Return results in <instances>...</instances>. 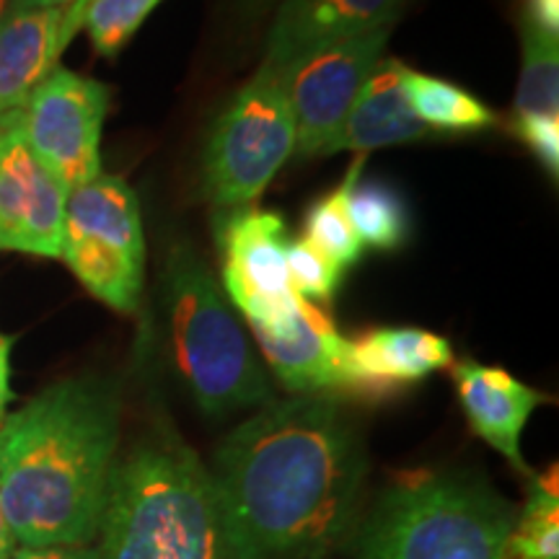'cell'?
<instances>
[{
    "label": "cell",
    "instance_id": "17",
    "mask_svg": "<svg viewBox=\"0 0 559 559\" xmlns=\"http://www.w3.org/2000/svg\"><path fill=\"white\" fill-rule=\"evenodd\" d=\"M430 138L436 135L417 120L409 107L407 91H404V62L383 55L370 70L368 81L362 83L358 99L349 109L337 138L332 140L326 156H334L340 151H355L358 156H368L376 148Z\"/></svg>",
    "mask_w": 559,
    "mask_h": 559
},
{
    "label": "cell",
    "instance_id": "4",
    "mask_svg": "<svg viewBox=\"0 0 559 559\" xmlns=\"http://www.w3.org/2000/svg\"><path fill=\"white\" fill-rule=\"evenodd\" d=\"M164 311L174 368L202 415L272 402V383L234 306L190 243H174L164 264Z\"/></svg>",
    "mask_w": 559,
    "mask_h": 559
},
{
    "label": "cell",
    "instance_id": "21",
    "mask_svg": "<svg viewBox=\"0 0 559 559\" xmlns=\"http://www.w3.org/2000/svg\"><path fill=\"white\" fill-rule=\"evenodd\" d=\"M521 52L513 117L559 115V37L521 19Z\"/></svg>",
    "mask_w": 559,
    "mask_h": 559
},
{
    "label": "cell",
    "instance_id": "11",
    "mask_svg": "<svg viewBox=\"0 0 559 559\" xmlns=\"http://www.w3.org/2000/svg\"><path fill=\"white\" fill-rule=\"evenodd\" d=\"M68 190L34 156L19 109L0 120V249L60 260Z\"/></svg>",
    "mask_w": 559,
    "mask_h": 559
},
{
    "label": "cell",
    "instance_id": "18",
    "mask_svg": "<svg viewBox=\"0 0 559 559\" xmlns=\"http://www.w3.org/2000/svg\"><path fill=\"white\" fill-rule=\"evenodd\" d=\"M404 91L415 117L432 135H466L489 130L498 122L495 111L466 88L409 66H404Z\"/></svg>",
    "mask_w": 559,
    "mask_h": 559
},
{
    "label": "cell",
    "instance_id": "6",
    "mask_svg": "<svg viewBox=\"0 0 559 559\" xmlns=\"http://www.w3.org/2000/svg\"><path fill=\"white\" fill-rule=\"evenodd\" d=\"M296 153V120L277 68L260 66L223 104L200 153V192L215 207H247Z\"/></svg>",
    "mask_w": 559,
    "mask_h": 559
},
{
    "label": "cell",
    "instance_id": "1",
    "mask_svg": "<svg viewBox=\"0 0 559 559\" xmlns=\"http://www.w3.org/2000/svg\"><path fill=\"white\" fill-rule=\"evenodd\" d=\"M234 559H326L353 534L366 451L337 396L260 407L210 466Z\"/></svg>",
    "mask_w": 559,
    "mask_h": 559
},
{
    "label": "cell",
    "instance_id": "19",
    "mask_svg": "<svg viewBox=\"0 0 559 559\" xmlns=\"http://www.w3.org/2000/svg\"><path fill=\"white\" fill-rule=\"evenodd\" d=\"M347 213L362 249L396 251L412 236V213L404 194L383 179H362L353 185Z\"/></svg>",
    "mask_w": 559,
    "mask_h": 559
},
{
    "label": "cell",
    "instance_id": "9",
    "mask_svg": "<svg viewBox=\"0 0 559 559\" xmlns=\"http://www.w3.org/2000/svg\"><path fill=\"white\" fill-rule=\"evenodd\" d=\"M109 102L107 83L58 66L19 109L34 156L68 192L102 174V130Z\"/></svg>",
    "mask_w": 559,
    "mask_h": 559
},
{
    "label": "cell",
    "instance_id": "16",
    "mask_svg": "<svg viewBox=\"0 0 559 559\" xmlns=\"http://www.w3.org/2000/svg\"><path fill=\"white\" fill-rule=\"evenodd\" d=\"M451 366V342L417 326H376L347 340V373L355 396H386Z\"/></svg>",
    "mask_w": 559,
    "mask_h": 559
},
{
    "label": "cell",
    "instance_id": "13",
    "mask_svg": "<svg viewBox=\"0 0 559 559\" xmlns=\"http://www.w3.org/2000/svg\"><path fill=\"white\" fill-rule=\"evenodd\" d=\"M275 379L296 396L353 394L347 373V337L311 300L283 334H254Z\"/></svg>",
    "mask_w": 559,
    "mask_h": 559
},
{
    "label": "cell",
    "instance_id": "20",
    "mask_svg": "<svg viewBox=\"0 0 559 559\" xmlns=\"http://www.w3.org/2000/svg\"><path fill=\"white\" fill-rule=\"evenodd\" d=\"M362 164H366V156L355 158L345 181H342L340 187H334L332 192H326L324 198L313 202V205L306 210L304 218V239L309 241L313 249H319L321 254L330 257L334 264H340L342 270L360 262L362 251H366L358 239V234H355L353 223H349L347 213L349 190H353L358 177H362Z\"/></svg>",
    "mask_w": 559,
    "mask_h": 559
},
{
    "label": "cell",
    "instance_id": "2",
    "mask_svg": "<svg viewBox=\"0 0 559 559\" xmlns=\"http://www.w3.org/2000/svg\"><path fill=\"white\" fill-rule=\"evenodd\" d=\"M120 386L102 376L52 383L0 425V506L19 547L99 536L120 445Z\"/></svg>",
    "mask_w": 559,
    "mask_h": 559
},
{
    "label": "cell",
    "instance_id": "27",
    "mask_svg": "<svg viewBox=\"0 0 559 559\" xmlns=\"http://www.w3.org/2000/svg\"><path fill=\"white\" fill-rule=\"evenodd\" d=\"M521 19L534 24L549 37H559V0H526Z\"/></svg>",
    "mask_w": 559,
    "mask_h": 559
},
{
    "label": "cell",
    "instance_id": "31",
    "mask_svg": "<svg viewBox=\"0 0 559 559\" xmlns=\"http://www.w3.org/2000/svg\"><path fill=\"white\" fill-rule=\"evenodd\" d=\"M9 9H11V0H0V24H3V19H5V13H9Z\"/></svg>",
    "mask_w": 559,
    "mask_h": 559
},
{
    "label": "cell",
    "instance_id": "8",
    "mask_svg": "<svg viewBox=\"0 0 559 559\" xmlns=\"http://www.w3.org/2000/svg\"><path fill=\"white\" fill-rule=\"evenodd\" d=\"M215 247L223 254V293L247 317L251 334H283L296 324L300 298L285 264V221L260 207L215 215Z\"/></svg>",
    "mask_w": 559,
    "mask_h": 559
},
{
    "label": "cell",
    "instance_id": "22",
    "mask_svg": "<svg viewBox=\"0 0 559 559\" xmlns=\"http://www.w3.org/2000/svg\"><path fill=\"white\" fill-rule=\"evenodd\" d=\"M510 559L559 557V487L557 469L531 477L526 506L515 510L508 542Z\"/></svg>",
    "mask_w": 559,
    "mask_h": 559
},
{
    "label": "cell",
    "instance_id": "5",
    "mask_svg": "<svg viewBox=\"0 0 559 559\" xmlns=\"http://www.w3.org/2000/svg\"><path fill=\"white\" fill-rule=\"evenodd\" d=\"M515 508L456 472L394 479L358 531L360 559H510Z\"/></svg>",
    "mask_w": 559,
    "mask_h": 559
},
{
    "label": "cell",
    "instance_id": "15",
    "mask_svg": "<svg viewBox=\"0 0 559 559\" xmlns=\"http://www.w3.org/2000/svg\"><path fill=\"white\" fill-rule=\"evenodd\" d=\"M451 376L459 404L469 419L474 436L492 445L521 474L534 477L521 453V436L536 407L549 402V396L526 386L506 368L481 366L472 358L453 362Z\"/></svg>",
    "mask_w": 559,
    "mask_h": 559
},
{
    "label": "cell",
    "instance_id": "12",
    "mask_svg": "<svg viewBox=\"0 0 559 559\" xmlns=\"http://www.w3.org/2000/svg\"><path fill=\"white\" fill-rule=\"evenodd\" d=\"M88 0L58 9H9L0 24V120L21 109L83 29Z\"/></svg>",
    "mask_w": 559,
    "mask_h": 559
},
{
    "label": "cell",
    "instance_id": "26",
    "mask_svg": "<svg viewBox=\"0 0 559 559\" xmlns=\"http://www.w3.org/2000/svg\"><path fill=\"white\" fill-rule=\"evenodd\" d=\"M11 559H104L94 544H50V547H19Z\"/></svg>",
    "mask_w": 559,
    "mask_h": 559
},
{
    "label": "cell",
    "instance_id": "32",
    "mask_svg": "<svg viewBox=\"0 0 559 559\" xmlns=\"http://www.w3.org/2000/svg\"><path fill=\"white\" fill-rule=\"evenodd\" d=\"M251 3H254V5H260V9H264V5H270V3H277V0H251Z\"/></svg>",
    "mask_w": 559,
    "mask_h": 559
},
{
    "label": "cell",
    "instance_id": "30",
    "mask_svg": "<svg viewBox=\"0 0 559 559\" xmlns=\"http://www.w3.org/2000/svg\"><path fill=\"white\" fill-rule=\"evenodd\" d=\"M73 0H11V9H58Z\"/></svg>",
    "mask_w": 559,
    "mask_h": 559
},
{
    "label": "cell",
    "instance_id": "7",
    "mask_svg": "<svg viewBox=\"0 0 559 559\" xmlns=\"http://www.w3.org/2000/svg\"><path fill=\"white\" fill-rule=\"evenodd\" d=\"M60 260L96 300L135 313L145 285V239L130 185L104 177L68 192Z\"/></svg>",
    "mask_w": 559,
    "mask_h": 559
},
{
    "label": "cell",
    "instance_id": "28",
    "mask_svg": "<svg viewBox=\"0 0 559 559\" xmlns=\"http://www.w3.org/2000/svg\"><path fill=\"white\" fill-rule=\"evenodd\" d=\"M11 337H5L3 332H0V425H3V419L9 417L5 412H9V404L13 400V391H11Z\"/></svg>",
    "mask_w": 559,
    "mask_h": 559
},
{
    "label": "cell",
    "instance_id": "24",
    "mask_svg": "<svg viewBox=\"0 0 559 559\" xmlns=\"http://www.w3.org/2000/svg\"><path fill=\"white\" fill-rule=\"evenodd\" d=\"M285 264H288L293 290L300 298L311 300V304L332 300L342 277H345V270L340 264H334L330 257L313 249L306 239L288 241V247H285Z\"/></svg>",
    "mask_w": 559,
    "mask_h": 559
},
{
    "label": "cell",
    "instance_id": "3",
    "mask_svg": "<svg viewBox=\"0 0 559 559\" xmlns=\"http://www.w3.org/2000/svg\"><path fill=\"white\" fill-rule=\"evenodd\" d=\"M99 539L104 559H234L207 466L160 430L115 464Z\"/></svg>",
    "mask_w": 559,
    "mask_h": 559
},
{
    "label": "cell",
    "instance_id": "10",
    "mask_svg": "<svg viewBox=\"0 0 559 559\" xmlns=\"http://www.w3.org/2000/svg\"><path fill=\"white\" fill-rule=\"evenodd\" d=\"M394 26H381L334 45L319 47L280 68L296 120L298 158H326L370 70L383 58Z\"/></svg>",
    "mask_w": 559,
    "mask_h": 559
},
{
    "label": "cell",
    "instance_id": "29",
    "mask_svg": "<svg viewBox=\"0 0 559 559\" xmlns=\"http://www.w3.org/2000/svg\"><path fill=\"white\" fill-rule=\"evenodd\" d=\"M13 549H16V539H13L9 521H5L3 506H0V559H11Z\"/></svg>",
    "mask_w": 559,
    "mask_h": 559
},
{
    "label": "cell",
    "instance_id": "25",
    "mask_svg": "<svg viewBox=\"0 0 559 559\" xmlns=\"http://www.w3.org/2000/svg\"><path fill=\"white\" fill-rule=\"evenodd\" d=\"M510 132L526 145L551 179L559 177V115L510 117Z\"/></svg>",
    "mask_w": 559,
    "mask_h": 559
},
{
    "label": "cell",
    "instance_id": "23",
    "mask_svg": "<svg viewBox=\"0 0 559 559\" xmlns=\"http://www.w3.org/2000/svg\"><path fill=\"white\" fill-rule=\"evenodd\" d=\"M164 0H88L83 29L102 58L115 60Z\"/></svg>",
    "mask_w": 559,
    "mask_h": 559
},
{
    "label": "cell",
    "instance_id": "14",
    "mask_svg": "<svg viewBox=\"0 0 559 559\" xmlns=\"http://www.w3.org/2000/svg\"><path fill=\"white\" fill-rule=\"evenodd\" d=\"M404 0H280L264 41V66L285 68L334 41L394 26Z\"/></svg>",
    "mask_w": 559,
    "mask_h": 559
}]
</instances>
